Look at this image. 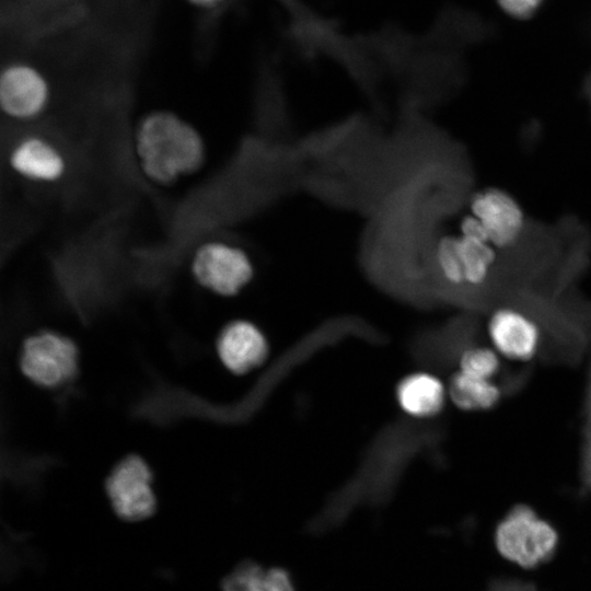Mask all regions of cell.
Listing matches in <instances>:
<instances>
[{
  "label": "cell",
  "mask_w": 591,
  "mask_h": 591,
  "mask_svg": "<svg viewBox=\"0 0 591 591\" xmlns=\"http://www.w3.org/2000/svg\"><path fill=\"white\" fill-rule=\"evenodd\" d=\"M135 151L141 172L162 186L173 185L199 171L206 159L200 132L165 109L152 111L139 120Z\"/></svg>",
  "instance_id": "obj_1"
},
{
  "label": "cell",
  "mask_w": 591,
  "mask_h": 591,
  "mask_svg": "<svg viewBox=\"0 0 591 591\" xmlns=\"http://www.w3.org/2000/svg\"><path fill=\"white\" fill-rule=\"evenodd\" d=\"M496 545L507 559L525 568L543 564L554 553L558 536L553 526L528 506H517L499 522Z\"/></svg>",
  "instance_id": "obj_2"
},
{
  "label": "cell",
  "mask_w": 591,
  "mask_h": 591,
  "mask_svg": "<svg viewBox=\"0 0 591 591\" xmlns=\"http://www.w3.org/2000/svg\"><path fill=\"white\" fill-rule=\"evenodd\" d=\"M105 494L111 510L124 522H142L158 511L151 470L139 456L129 455L115 465L105 480Z\"/></svg>",
  "instance_id": "obj_3"
},
{
  "label": "cell",
  "mask_w": 591,
  "mask_h": 591,
  "mask_svg": "<svg viewBox=\"0 0 591 591\" xmlns=\"http://www.w3.org/2000/svg\"><path fill=\"white\" fill-rule=\"evenodd\" d=\"M192 271L202 287L222 296L237 293L254 275L246 252L223 241H208L198 246L192 258Z\"/></svg>",
  "instance_id": "obj_4"
},
{
  "label": "cell",
  "mask_w": 591,
  "mask_h": 591,
  "mask_svg": "<svg viewBox=\"0 0 591 591\" xmlns=\"http://www.w3.org/2000/svg\"><path fill=\"white\" fill-rule=\"evenodd\" d=\"M20 362L30 380L45 387H55L76 375L78 352L69 338L43 332L25 340Z\"/></svg>",
  "instance_id": "obj_5"
},
{
  "label": "cell",
  "mask_w": 591,
  "mask_h": 591,
  "mask_svg": "<svg viewBox=\"0 0 591 591\" xmlns=\"http://www.w3.org/2000/svg\"><path fill=\"white\" fill-rule=\"evenodd\" d=\"M50 97L49 81L36 66L16 60L3 67L0 105L8 117L15 120L34 119L47 108Z\"/></svg>",
  "instance_id": "obj_6"
},
{
  "label": "cell",
  "mask_w": 591,
  "mask_h": 591,
  "mask_svg": "<svg viewBox=\"0 0 591 591\" xmlns=\"http://www.w3.org/2000/svg\"><path fill=\"white\" fill-rule=\"evenodd\" d=\"M489 345L501 358L514 362L531 361L538 352L542 333L525 312L511 306L493 311L487 318Z\"/></svg>",
  "instance_id": "obj_7"
},
{
  "label": "cell",
  "mask_w": 591,
  "mask_h": 591,
  "mask_svg": "<svg viewBox=\"0 0 591 591\" xmlns=\"http://www.w3.org/2000/svg\"><path fill=\"white\" fill-rule=\"evenodd\" d=\"M471 215L482 224L494 247L505 248L517 242L525 217L519 202L507 192L487 188L471 200Z\"/></svg>",
  "instance_id": "obj_8"
},
{
  "label": "cell",
  "mask_w": 591,
  "mask_h": 591,
  "mask_svg": "<svg viewBox=\"0 0 591 591\" xmlns=\"http://www.w3.org/2000/svg\"><path fill=\"white\" fill-rule=\"evenodd\" d=\"M9 163L18 175L36 183L61 179L68 166L58 144L40 135L20 138L11 148Z\"/></svg>",
  "instance_id": "obj_9"
},
{
  "label": "cell",
  "mask_w": 591,
  "mask_h": 591,
  "mask_svg": "<svg viewBox=\"0 0 591 591\" xmlns=\"http://www.w3.org/2000/svg\"><path fill=\"white\" fill-rule=\"evenodd\" d=\"M218 354L230 371L241 374L264 362L268 345L262 332L252 323L235 321L220 333Z\"/></svg>",
  "instance_id": "obj_10"
},
{
  "label": "cell",
  "mask_w": 591,
  "mask_h": 591,
  "mask_svg": "<svg viewBox=\"0 0 591 591\" xmlns=\"http://www.w3.org/2000/svg\"><path fill=\"white\" fill-rule=\"evenodd\" d=\"M396 395L401 407L409 415L430 417L442 410L448 389L437 376L418 372L401 381Z\"/></svg>",
  "instance_id": "obj_11"
},
{
  "label": "cell",
  "mask_w": 591,
  "mask_h": 591,
  "mask_svg": "<svg viewBox=\"0 0 591 591\" xmlns=\"http://www.w3.org/2000/svg\"><path fill=\"white\" fill-rule=\"evenodd\" d=\"M448 397L465 412H487L496 407L501 389L496 380H488L456 371L448 384Z\"/></svg>",
  "instance_id": "obj_12"
},
{
  "label": "cell",
  "mask_w": 591,
  "mask_h": 591,
  "mask_svg": "<svg viewBox=\"0 0 591 591\" xmlns=\"http://www.w3.org/2000/svg\"><path fill=\"white\" fill-rule=\"evenodd\" d=\"M456 243L464 285H484L496 262L495 247L486 239L463 234L456 236Z\"/></svg>",
  "instance_id": "obj_13"
},
{
  "label": "cell",
  "mask_w": 591,
  "mask_h": 591,
  "mask_svg": "<svg viewBox=\"0 0 591 591\" xmlns=\"http://www.w3.org/2000/svg\"><path fill=\"white\" fill-rule=\"evenodd\" d=\"M501 359L490 345H474L461 354L459 371L477 378L496 380L501 370Z\"/></svg>",
  "instance_id": "obj_14"
},
{
  "label": "cell",
  "mask_w": 591,
  "mask_h": 591,
  "mask_svg": "<svg viewBox=\"0 0 591 591\" xmlns=\"http://www.w3.org/2000/svg\"><path fill=\"white\" fill-rule=\"evenodd\" d=\"M263 567L252 559L236 564L220 581L221 591H267Z\"/></svg>",
  "instance_id": "obj_15"
},
{
  "label": "cell",
  "mask_w": 591,
  "mask_h": 591,
  "mask_svg": "<svg viewBox=\"0 0 591 591\" xmlns=\"http://www.w3.org/2000/svg\"><path fill=\"white\" fill-rule=\"evenodd\" d=\"M437 263L441 275L449 283L464 285L456 236L447 235L439 241L437 247Z\"/></svg>",
  "instance_id": "obj_16"
},
{
  "label": "cell",
  "mask_w": 591,
  "mask_h": 591,
  "mask_svg": "<svg viewBox=\"0 0 591 591\" xmlns=\"http://www.w3.org/2000/svg\"><path fill=\"white\" fill-rule=\"evenodd\" d=\"M543 0H497L499 7L509 15L515 19H528L532 16Z\"/></svg>",
  "instance_id": "obj_17"
},
{
  "label": "cell",
  "mask_w": 591,
  "mask_h": 591,
  "mask_svg": "<svg viewBox=\"0 0 591 591\" xmlns=\"http://www.w3.org/2000/svg\"><path fill=\"white\" fill-rule=\"evenodd\" d=\"M267 591H296L290 572L282 567H273L265 571Z\"/></svg>",
  "instance_id": "obj_18"
},
{
  "label": "cell",
  "mask_w": 591,
  "mask_h": 591,
  "mask_svg": "<svg viewBox=\"0 0 591 591\" xmlns=\"http://www.w3.org/2000/svg\"><path fill=\"white\" fill-rule=\"evenodd\" d=\"M187 1L202 9H212L220 5L224 0H187Z\"/></svg>",
  "instance_id": "obj_19"
}]
</instances>
